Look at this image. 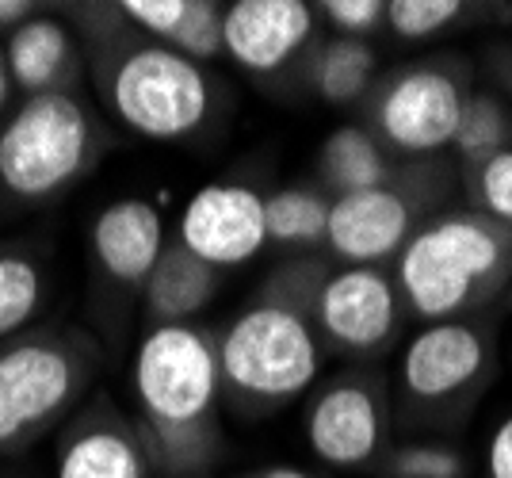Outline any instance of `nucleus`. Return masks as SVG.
Masks as SVG:
<instances>
[{"label":"nucleus","instance_id":"obj_1","mask_svg":"<svg viewBox=\"0 0 512 478\" xmlns=\"http://www.w3.org/2000/svg\"><path fill=\"white\" fill-rule=\"evenodd\" d=\"M130 391L153 471L195 478L211 467L222 448L218 410L226 398L214 333L195 322L150 326L130 360Z\"/></svg>","mask_w":512,"mask_h":478},{"label":"nucleus","instance_id":"obj_2","mask_svg":"<svg viewBox=\"0 0 512 478\" xmlns=\"http://www.w3.org/2000/svg\"><path fill=\"white\" fill-rule=\"evenodd\" d=\"M512 280V226L482 211L428 218L394 261L398 295L425 326L455 322Z\"/></svg>","mask_w":512,"mask_h":478},{"label":"nucleus","instance_id":"obj_3","mask_svg":"<svg viewBox=\"0 0 512 478\" xmlns=\"http://www.w3.org/2000/svg\"><path fill=\"white\" fill-rule=\"evenodd\" d=\"M222 391L245 413H276L318 383L325 345L310 318V303L264 295L237 310L214 337Z\"/></svg>","mask_w":512,"mask_h":478},{"label":"nucleus","instance_id":"obj_4","mask_svg":"<svg viewBox=\"0 0 512 478\" xmlns=\"http://www.w3.org/2000/svg\"><path fill=\"white\" fill-rule=\"evenodd\" d=\"M100 96L119 127L146 142H184L207 127L214 81L207 66L146 35L123 39L100 66Z\"/></svg>","mask_w":512,"mask_h":478},{"label":"nucleus","instance_id":"obj_5","mask_svg":"<svg viewBox=\"0 0 512 478\" xmlns=\"http://www.w3.org/2000/svg\"><path fill=\"white\" fill-rule=\"evenodd\" d=\"M100 153V127L73 92L27 96L0 123V188L20 203H46L73 188Z\"/></svg>","mask_w":512,"mask_h":478},{"label":"nucleus","instance_id":"obj_6","mask_svg":"<svg viewBox=\"0 0 512 478\" xmlns=\"http://www.w3.org/2000/svg\"><path fill=\"white\" fill-rule=\"evenodd\" d=\"M92 345L73 333H23L0 345V456L31 448L81 402Z\"/></svg>","mask_w":512,"mask_h":478},{"label":"nucleus","instance_id":"obj_7","mask_svg":"<svg viewBox=\"0 0 512 478\" xmlns=\"http://www.w3.org/2000/svg\"><path fill=\"white\" fill-rule=\"evenodd\" d=\"M402 295L386 268H337L321 276L310 318L325 348L348 356L383 352L402 329Z\"/></svg>","mask_w":512,"mask_h":478},{"label":"nucleus","instance_id":"obj_8","mask_svg":"<svg viewBox=\"0 0 512 478\" xmlns=\"http://www.w3.org/2000/svg\"><path fill=\"white\" fill-rule=\"evenodd\" d=\"M467 92L444 66L398 69L371 104V123L386 146L402 153L448 150L459 131Z\"/></svg>","mask_w":512,"mask_h":478},{"label":"nucleus","instance_id":"obj_9","mask_svg":"<svg viewBox=\"0 0 512 478\" xmlns=\"http://www.w3.org/2000/svg\"><path fill=\"white\" fill-rule=\"evenodd\" d=\"M306 444L310 452L333 471H363L386 448V398L383 387L360 375L344 371L329 379L306 406Z\"/></svg>","mask_w":512,"mask_h":478},{"label":"nucleus","instance_id":"obj_10","mask_svg":"<svg viewBox=\"0 0 512 478\" xmlns=\"http://www.w3.org/2000/svg\"><path fill=\"white\" fill-rule=\"evenodd\" d=\"M176 241L192 257L211 264L214 272L256 261L268 249L264 196L234 180H214L195 188L176 222Z\"/></svg>","mask_w":512,"mask_h":478},{"label":"nucleus","instance_id":"obj_11","mask_svg":"<svg viewBox=\"0 0 512 478\" xmlns=\"http://www.w3.org/2000/svg\"><path fill=\"white\" fill-rule=\"evenodd\" d=\"M493 352L486 333L470 322H432L421 326L402 348L398 379L417 406H448L486 383Z\"/></svg>","mask_w":512,"mask_h":478},{"label":"nucleus","instance_id":"obj_12","mask_svg":"<svg viewBox=\"0 0 512 478\" xmlns=\"http://www.w3.org/2000/svg\"><path fill=\"white\" fill-rule=\"evenodd\" d=\"M417 234V207L406 188L383 184L352 196H333L325 245L341 268H383L398 261L406 241Z\"/></svg>","mask_w":512,"mask_h":478},{"label":"nucleus","instance_id":"obj_13","mask_svg":"<svg viewBox=\"0 0 512 478\" xmlns=\"http://www.w3.org/2000/svg\"><path fill=\"white\" fill-rule=\"evenodd\" d=\"M54 478H153V463L138 425L111 398H96L58 440Z\"/></svg>","mask_w":512,"mask_h":478},{"label":"nucleus","instance_id":"obj_14","mask_svg":"<svg viewBox=\"0 0 512 478\" xmlns=\"http://www.w3.org/2000/svg\"><path fill=\"white\" fill-rule=\"evenodd\" d=\"M314 12L306 0H234L222 20V54L249 73H276L310 43Z\"/></svg>","mask_w":512,"mask_h":478},{"label":"nucleus","instance_id":"obj_15","mask_svg":"<svg viewBox=\"0 0 512 478\" xmlns=\"http://www.w3.org/2000/svg\"><path fill=\"white\" fill-rule=\"evenodd\" d=\"M88 241H92V257L104 268L107 280L134 287V291L146 287L161 253L169 249L161 207L142 196H123L107 203L104 211L92 218Z\"/></svg>","mask_w":512,"mask_h":478},{"label":"nucleus","instance_id":"obj_16","mask_svg":"<svg viewBox=\"0 0 512 478\" xmlns=\"http://www.w3.org/2000/svg\"><path fill=\"white\" fill-rule=\"evenodd\" d=\"M4 62L12 85L23 88L27 96L43 92H69L81 77V43L77 35L54 16L35 12L20 27L4 31Z\"/></svg>","mask_w":512,"mask_h":478},{"label":"nucleus","instance_id":"obj_17","mask_svg":"<svg viewBox=\"0 0 512 478\" xmlns=\"http://www.w3.org/2000/svg\"><path fill=\"white\" fill-rule=\"evenodd\" d=\"M218 276L211 264L192 257L180 241H169L157 268L142 287V303L150 314V326H184L195 322L218 295Z\"/></svg>","mask_w":512,"mask_h":478},{"label":"nucleus","instance_id":"obj_18","mask_svg":"<svg viewBox=\"0 0 512 478\" xmlns=\"http://www.w3.org/2000/svg\"><path fill=\"white\" fill-rule=\"evenodd\" d=\"M321 180L329 184L333 196H352L367 188L390 184V161L383 142L367 127H337L321 146Z\"/></svg>","mask_w":512,"mask_h":478},{"label":"nucleus","instance_id":"obj_19","mask_svg":"<svg viewBox=\"0 0 512 478\" xmlns=\"http://www.w3.org/2000/svg\"><path fill=\"white\" fill-rule=\"evenodd\" d=\"M375 69H379V54L371 50L367 39L337 35L321 46L314 58V92L333 108L356 104L375 81Z\"/></svg>","mask_w":512,"mask_h":478},{"label":"nucleus","instance_id":"obj_20","mask_svg":"<svg viewBox=\"0 0 512 478\" xmlns=\"http://www.w3.org/2000/svg\"><path fill=\"white\" fill-rule=\"evenodd\" d=\"M329 203L318 188H276L264 196V222H268V245H287V249H310L325 241L329 230Z\"/></svg>","mask_w":512,"mask_h":478},{"label":"nucleus","instance_id":"obj_21","mask_svg":"<svg viewBox=\"0 0 512 478\" xmlns=\"http://www.w3.org/2000/svg\"><path fill=\"white\" fill-rule=\"evenodd\" d=\"M46 299V272L31 253L0 249V345L23 337Z\"/></svg>","mask_w":512,"mask_h":478},{"label":"nucleus","instance_id":"obj_22","mask_svg":"<svg viewBox=\"0 0 512 478\" xmlns=\"http://www.w3.org/2000/svg\"><path fill=\"white\" fill-rule=\"evenodd\" d=\"M509 142V115L493 96H467L463 100V115H459V131H455V153L467 161L470 169L490 161L493 153L505 150Z\"/></svg>","mask_w":512,"mask_h":478},{"label":"nucleus","instance_id":"obj_23","mask_svg":"<svg viewBox=\"0 0 512 478\" xmlns=\"http://www.w3.org/2000/svg\"><path fill=\"white\" fill-rule=\"evenodd\" d=\"M463 12H467L463 0H386V23L406 43H421L448 31Z\"/></svg>","mask_w":512,"mask_h":478},{"label":"nucleus","instance_id":"obj_24","mask_svg":"<svg viewBox=\"0 0 512 478\" xmlns=\"http://www.w3.org/2000/svg\"><path fill=\"white\" fill-rule=\"evenodd\" d=\"M222 20H226V8L222 4H214V0H192V12H188V20H184V27L176 31V39L169 46L176 54H184V58H192L199 66H207L211 58L222 54Z\"/></svg>","mask_w":512,"mask_h":478},{"label":"nucleus","instance_id":"obj_25","mask_svg":"<svg viewBox=\"0 0 512 478\" xmlns=\"http://www.w3.org/2000/svg\"><path fill=\"white\" fill-rule=\"evenodd\" d=\"M390 478H463V459L444 444H402L386 459Z\"/></svg>","mask_w":512,"mask_h":478},{"label":"nucleus","instance_id":"obj_26","mask_svg":"<svg viewBox=\"0 0 512 478\" xmlns=\"http://www.w3.org/2000/svg\"><path fill=\"white\" fill-rule=\"evenodd\" d=\"M115 12L127 23H134L146 39L169 46L188 20L192 0H123V4H115Z\"/></svg>","mask_w":512,"mask_h":478},{"label":"nucleus","instance_id":"obj_27","mask_svg":"<svg viewBox=\"0 0 512 478\" xmlns=\"http://www.w3.org/2000/svg\"><path fill=\"white\" fill-rule=\"evenodd\" d=\"M474 196L482 215L497 218L512 226V150L505 146L501 153H493L490 161L474 165Z\"/></svg>","mask_w":512,"mask_h":478},{"label":"nucleus","instance_id":"obj_28","mask_svg":"<svg viewBox=\"0 0 512 478\" xmlns=\"http://www.w3.org/2000/svg\"><path fill=\"white\" fill-rule=\"evenodd\" d=\"M318 12L344 39H367L379 23H386V0H321Z\"/></svg>","mask_w":512,"mask_h":478},{"label":"nucleus","instance_id":"obj_29","mask_svg":"<svg viewBox=\"0 0 512 478\" xmlns=\"http://www.w3.org/2000/svg\"><path fill=\"white\" fill-rule=\"evenodd\" d=\"M486 478H512V413L493 429L486 444Z\"/></svg>","mask_w":512,"mask_h":478},{"label":"nucleus","instance_id":"obj_30","mask_svg":"<svg viewBox=\"0 0 512 478\" xmlns=\"http://www.w3.org/2000/svg\"><path fill=\"white\" fill-rule=\"evenodd\" d=\"M35 16V4L31 0H0V27H20L23 20Z\"/></svg>","mask_w":512,"mask_h":478},{"label":"nucleus","instance_id":"obj_31","mask_svg":"<svg viewBox=\"0 0 512 478\" xmlns=\"http://www.w3.org/2000/svg\"><path fill=\"white\" fill-rule=\"evenodd\" d=\"M249 478H318V475H310L306 467H295V463H272L264 471H253Z\"/></svg>","mask_w":512,"mask_h":478},{"label":"nucleus","instance_id":"obj_32","mask_svg":"<svg viewBox=\"0 0 512 478\" xmlns=\"http://www.w3.org/2000/svg\"><path fill=\"white\" fill-rule=\"evenodd\" d=\"M12 77H8V62H4V46H0V115L8 111V104H12Z\"/></svg>","mask_w":512,"mask_h":478},{"label":"nucleus","instance_id":"obj_33","mask_svg":"<svg viewBox=\"0 0 512 478\" xmlns=\"http://www.w3.org/2000/svg\"><path fill=\"white\" fill-rule=\"evenodd\" d=\"M509 306H512V280H509Z\"/></svg>","mask_w":512,"mask_h":478}]
</instances>
